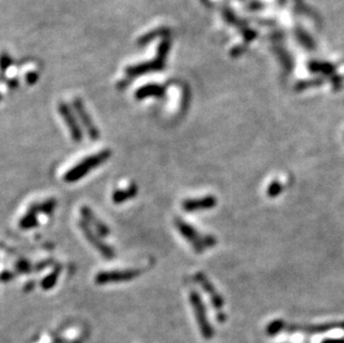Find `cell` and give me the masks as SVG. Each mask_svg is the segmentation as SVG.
Here are the masks:
<instances>
[{
	"mask_svg": "<svg viewBox=\"0 0 344 343\" xmlns=\"http://www.w3.org/2000/svg\"><path fill=\"white\" fill-rule=\"evenodd\" d=\"M142 274L140 269H127L116 271H104L95 276V282L99 285L108 283H121L128 282Z\"/></svg>",
	"mask_w": 344,
	"mask_h": 343,
	"instance_id": "obj_4",
	"label": "cell"
},
{
	"mask_svg": "<svg viewBox=\"0 0 344 343\" xmlns=\"http://www.w3.org/2000/svg\"><path fill=\"white\" fill-rule=\"evenodd\" d=\"M217 205V198L213 195H207L199 198H188L182 203L185 212H198L212 209Z\"/></svg>",
	"mask_w": 344,
	"mask_h": 343,
	"instance_id": "obj_7",
	"label": "cell"
},
{
	"mask_svg": "<svg viewBox=\"0 0 344 343\" xmlns=\"http://www.w3.org/2000/svg\"><path fill=\"white\" fill-rule=\"evenodd\" d=\"M164 60H165V58H163V57H161V56L157 55V57L155 60L128 67L126 69V74L130 76V77H137V76L150 73V71L161 70L164 68Z\"/></svg>",
	"mask_w": 344,
	"mask_h": 343,
	"instance_id": "obj_10",
	"label": "cell"
},
{
	"mask_svg": "<svg viewBox=\"0 0 344 343\" xmlns=\"http://www.w3.org/2000/svg\"><path fill=\"white\" fill-rule=\"evenodd\" d=\"M37 213L38 211L36 209L35 206H33L32 208L29 209V212L25 215V216L20 219V227L24 228V230H29V228H33L35 227L36 225H37Z\"/></svg>",
	"mask_w": 344,
	"mask_h": 343,
	"instance_id": "obj_14",
	"label": "cell"
},
{
	"mask_svg": "<svg viewBox=\"0 0 344 343\" xmlns=\"http://www.w3.org/2000/svg\"><path fill=\"white\" fill-rule=\"evenodd\" d=\"M137 192H138L137 186L135 185V184H132V185H130L125 189H117V191H115L114 193H112L111 199L115 204H122L128 201V199L135 197L137 195Z\"/></svg>",
	"mask_w": 344,
	"mask_h": 343,
	"instance_id": "obj_12",
	"label": "cell"
},
{
	"mask_svg": "<svg viewBox=\"0 0 344 343\" xmlns=\"http://www.w3.org/2000/svg\"><path fill=\"white\" fill-rule=\"evenodd\" d=\"M60 273L59 269L55 270L53 273L49 274L47 278H45V280L42 282V286L45 290H49L50 288H53V286L57 282V279H58V275Z\"/></svg>",
	"mask_w": 344,
	"mask_h": 343,
	"instance_id": "obj_18",
	"label": "cell"
},
{
	"mask_svg": "<svg viewBox=\"0 0 344 343\" xmlns=\"http://www.w3.org/2000/svg\"><path fill=\"white\" fill-rule=\"evenodd\" d=\"M164 95V87L155 84H150L141 87L136 91V98L144 99L147 97H162Z\"/></svg>",
	"mask_w": 344,
	"mask_h": 343,
	"instance_id": "obj_13",
	"label": "cell"
},
{
	"mask_svg": "<svg viewBox=\"0 0 344 343\" xmlns=\"http://www.w3.org/2000/svg\"><path fill=\"white\" fill-rule=\"evenodd\" d=\"M80 214H81V216L84 217L86 223L88 224L90 227H94L96 230V232H97V234L99 235V237H107V235L109 234L110 231H109L108 226L102 223L100 219L97 218L95 216V214L92 213V211L88 206L81 207L80 208Z\"/></svg>",
	"mask_w": 344,
	"mask_h": 343,
	"instance_id": "obj_11",
	"label": "cell"
},
{
	"mask_svg": "<svg viewBox=\"0 0 344 343\" xmlns=\"http://www.w3.org/2000/svg\"><path fill=\"white\" fill-rule=\"evenodd\" d=\"M74 108L77 112V115L79 116V120L81 122V124L86 129L87 133H88V135L90 136V138L92 141H96L99 138V131L97 127L95 126L94 123H92L90 116L88 112H87L85 106L83 104V101H81L79 98H76L74 100Z\"/></svg>",
	"mask_w": 344,
	"mask_h": 343,
	"instance_id": "obj_9",
	"label": "cell"
},
{
	"mask_svg": "<svg viewBox=\"0 0 344 343\" xmlns=\"http://www.w3.org/2000/svg\"><path fill=\"white\" fill-rule=\"evenodd\" d=\"M195 280H196V282L199 284V286H201V288L206 292L207 295L209 296L210 302H212V304L214 305V308L217 310L223 309V306H224L223 296L218 293L216 289H215V286L213 285L212 282H210L207 276L204 273L198 272L195 274Z\"/></svg>",
	"mask_w": 344,
	"mask_h": 343,
	"instance_id": "obj_6",
	"label": "cell"
},
{
	"mask_svg": "<svg viewBox=\"0 0 344 343\" xmlns=\"http://www.w3.org/2000/svg\"><path fill=\"white\" fill-rule=\"evenodd\" d=\"M17 269L20 271V272L28 273L30 271V264L27 262V261H20V262L17 263Z\"/></svg>",
	"mask_w": 344,
	"mask_h": 343,
	"instance_id": "obj_20",
	"label": "cell"
},
{
	"mask_svg": "<svg viewBox=\"0 0 344 343\" xmlns=\"http://www.w3.org/2000/svg\"><path fill=\"white\" fill-rule=\"evenodd\" d=\"M167 33V30L166 29H156V30H154V32L152 33H148L146 34L145 36H143V37L140 39V45H146L148 44L150 42H152V40L155 39L156 37H160V36H164Z\"/></svg>",
	"mask_w": 344,
	"mask_h": 343,
	"instance_id": "obj_17",
	"label": "cell"
},
{
	"mask_svg": "<svg viewBox=\"0 0 344 343\" xmlns=\"http://www.w3.org/2000/svg\"><path fill=\"white\" fill-rule=\"evenodd\" d=\"M174 223L182 237L192 245L194 251H196L197 253H202L206 249L216 245V239L213 235H202L196 228L183 221L182 218H175Z\"/></svg>",
	"mask_w": 344,
	"mask_h": 343,
	"instance_id": "obj_1",
	"label": "cell"
},
{
	"mask_svg": "<svg viewBox=\"0 0 344 343\" xmlns=\"http://www.w3.org/2000/svg\"><path fill=\"white\" fill-rule=\"evenodd\" d=\"M56 204H57V202H56L55 198H49V199H47V201H45L43 203L37 204V205H35V207L38 212H43L45 214H50L51 212L54 211Z\"/></svg>",
	"mask_w": 344,
	"mask_h": 343,
	"instance_id": "obj_16",
	"label": "cell"
},
{
	"mask_svg": "<svg viewBox=\"0 0 344 343\" xmlns=\"http://www.w3.org/2000/svg\"><path fill=\"white\" fill-rule=\"evenodd\" d=\"M283 192V185L279 180L272 181V183L268 186L266 189V195L270 198H274L280 195V194Z\"/></svg>",
	"mask_w": 344,
	"mask_h": 343,
	"instance_id": "obj_15",
	"label": "cell"
},
{
	"mask_svg": "<svg viewBox=\"0 0 344 343\" xmlns=\"http://www.w3.org/2000/svg\"><path fill=\"white\" fill-rule=\"evenodd\" d=\"M110 151L105 150L101 151L97 154L91 155L89 157H86L85 160L77 164L71 170H69L65 175V181L67 183H75L78 180L85 177L90 171L95 170L96 167L100 166L102 163L106 162L110 157Z\"/></svg>",
	"mask_w": 344,
	"mask_h": 343,
	"instance_id": "obj_2",
	"label": "cell"
},
{
	"mask_svg": "<svg viewBox=\"0 0 344 343\" xmlns=\"http://www.w3.org/2000/svg\"><path fill=\"white\" fill-rule=\"evenodd\" d=\"M10 65H12V58H10L8 55H3L2 57H0V68L5 70L7 69Z\"/></svg>",
	"mask_w": 344,
	"mask_h": 343,
	"instance_id": "obj_19",
	"label": "cell"
},
{
	"mask_svg": "<svg viewBox=\"0 0 344 343\" xmlns=\"http://www.w3.org/2000/svg\"><path fill=\"white\" fill-rule=\"evenodd\" d=\"M58 111H59V114L63 116L66 125H67L68 130L70 132V135H71V138H73V141L77 143L80 142L81 138H83V132H81L78 122H77L76 117L74 116L73 112H71L69 107L65 103H60L58 105Z\"/></svg>",
	"mask_w": 344,
	"mask_h": 343,
	"instance_id": "obj_8",
	"label": "cell"
},
{
	"mask_svg": "<svg viewBox=\"0 0 344 343\" xmlns=\"http://www.w3.org/2000/svg\"><path fill=\"white\" fill-rule=\"evenodd\" d=\"M189 302H191L195 317H196L198 327L199 330H201L203 336L210 337L213 335V330L207 320L206 310H205V305L203 303L201 295H199L196 291H191L189 292Z\"/></svg>",
	"mask_w": 344,
	"mask_h": 343,
	"instance_id": "obj_3",
	"label": "cell"
},
{
	"mask_svg": "<svg viewBox=\"0 0 344 343\" xmlns=\"http://www.w3.org/2000/svg\"><path fill=\"white\" fill-rule=\"evenodd\" d=\"M38 79V74L37 73H30L27 75V77H26V80H27V83L29 85H33L35 84L36 81Z\"/></svg>",
	"mask_w": 344,
	"mask_h": 343,
	"instance_id": "obj_21",
	"label": "cell"
},
{
	"mask_svg": "<svg viewBox=\"0 0 344 343\" xmlns=\"http://www.w3.org/2000/svg\"><path fill=\"white\" fill-rule=\"evenodd\" d=\"M78 225H79V228L81 230V232H83V234H84V237L86 238V240L88 241V242L97 251H98L102 257H104L105 259H112L115 257L114 250H112L110 247H108V245H107L106 243L102 242L101 239L98 237V234H95L88 224L84 221H81L78 223Z\"/></svg>",
	"mask_w": 344,
	"mask_h": 343,
	"instance_id": "obj_5",
	"label": "cell"
}]
</instances>
